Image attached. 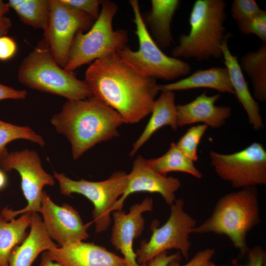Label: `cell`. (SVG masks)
Segmentation results:
<instances>
[{
  "label": "cell",
  "mask_w": 266,
  "mask_h": 266,
  "mask_svg": "<svg viewBox=\"0 0 266 266\" xmlns=\"http://www.w3.org/2000/svg\"><path fill=\"white\" fill-rule=\"evenodd\" d=\"M85 82L93 96L115 110L123 123H138L151 113L160 92L156 80L145 76L112 53L94 61Z\"/></svg>",
  "instance_id": "obj_1"
},
{
  "label": "cell",
  "mask_w": 266,
  "mask_h": 266,
  "mask_svg": "<svg viewBox=\"0 0 266 266\" xmlns=\"http://www.w3.org/2000/svg\"><path fill=\"white\" fill-rule=\"evenodd\" d=\"M51 123L70 143L74 160L96 144L118 136V128L124 123L115 110L93 96L67 100Z\"/></svg>",
  "instance_id": "obj_2"
},
{
  "label": "cell",
  "mask_w": 266,
  "mask_h": 266,
  "mask_svg": "<svg viewBox=\"0 0 266 266\" xmlns=\"http://www.w3.org/2000/svg\"><path fill=\"white\" fill-rule=\"evenodd\" d=\"M226 6L223 0H196L190 15V32L180 35L172 57L199 61L222 58L221 46L232 36L224 26Z\"/></svg>",
  "instance_id": "obj_3"
},
{
  "label": "cell",
  "mask_w": 266,
  "mask_h": 266,
  "mask_svg": "<svg viewBox=\"0 0 266 266\" xmlns=\"http://www.w3.org/2000/svg\"><path fill=\"white\" fill-rule=\"evenodd\" d=\"M260 222L257 188H244L220 198L211 215L192 233L225 235L241 253L245 254L249 248L247 236Z\"/></svg>",
  "instance_id": "obj_4"
},
{
  "label": "cell",
  "mask_w": 266,
  "mask_h": 266,
  "mask_svg": "<svg viewBox=\"0 0 266 266\" xmlns=\"http://www.w3.org/2000/svg\"><path fill=\"white\" fill-rule=\"evenodd\" d=\"M17 76L18 81L29 88L57 95L69 100L93 96L84 80L77 79L57 64L45 41L39 43L23 59Z\"/></svg>",
  "instance_id": "obj_5"
},
{
  "label": "cell",
  "mask_w": 266,
  "mask_h": 266,
  "mask_svg": "<svg viewBox=\"0 0 266 266\" xmlns=\"http://www.w3.org/2000/svg\"><path fill=\"white\" fill-rule=\"evenodd\" d=\"M101 5L99 16L88 32H79L74 38L64 67L68 72L72 73L80 66L117 53L128 45V31L114 30L112 27L118 5L108 0H102Z\"/></svg>",
  "instance_id": "obj_6"
},
{
  "label": "cell",
  "mask_w": 266,
  "mask_h": 266,
  "mask_svg": "<svg viewBox=\"0 0 266 266\" xmlns=\"http://www.w3.org/2000/svg\"><path fill=\"white\" fill-rule=\"evenodd\" d=\"M129 2L134 14L139 49L134 51L127 45L117 52L121 58L140 74L155 80H172L189 74L190 64L166 55L155 43L142 20L138 1Z\"/></svg>",
  "instance_id": "obj_7"
},
{
  "label": "cell",
  "mask_w": 266,
  "mask_h": 266,
  "mask_svg": "<svg viewBox=\"0 0 266 266\" xmlns=\"http://www.w3.org/2000/svg\"><path fill=\"white\" fill-rule=\"evenodd\" d=\"M54 177L58 181L61 194L71 197L72 194H79L93 203L92 222L97 233H101L108 228L113 207L127 185L128 175L126 172L115 171L107 179L98 182L74 180L56 171Z\"/></svg>",
  "instance_id": "obj_8"
},
{
  "label": "cell",
  "mask_w": 266,
  "mask_h": 266,
  "mask_svg": "<svg viewBox=\"0 0 266 266\" xmlns=\"http://www.w3.org/2000/svg\"><path fill=\"white\" fill-rule=\"evenodd\" d=\"M184 202L176 199L170 205V214L167 221L158 227V221H152L151 236L148 241L143 239L135 252L140 265L148 263L160 253L171 249L178 250L186 259L189 258L192 243L190 234L197 226L195 219L184 211Z\"/></svg>",
  "instance_id": "obj_9"
},
{
  "label": "cell",
  "mask_w": 266,
  "mask_h": 266,
  "mask_svg": "<svg viewBox=\"0 0 266 266\" xmlns=\"http://www.w3.org/2000/svg\"><path fill=\"white\" fill-rule=\"evenodd\" d=\"M0 167L5 172L13 169L19 172L21 189L28 202L25 208L17 210L5 207L0 215L9 221L19 214L39 212L43 188L46 185L54 186L55 180L54 177L42 168L37 153L28 149L8 153L0 161Z\"/></svg>",
  "instance_id": "obj_10"
},
{
  "label": "cell",
  "mask_w": 266,
  "mask_h": 266,
  "mask_svg": "<svg viewBox=\"0 0 266 266\" xmlns=\"http://www.w3.org/2000/svg\"><path fill=\"white\" fill-rule=\"evenodd\" d=\"M209 157L218 176L235 188L266 184V151L260 143L230 154L211 151Z\"/></svg>",
  "instance_id": "obj_11"
},
{
  "label": "cell",
  "mask_w": 266,
  "mask_h": 266,
  "mask_svg": "<svg viewBox=\"0 0 266 266\" xmlns=\"http://www.w3.org/2000/svg\"><path fill=\"white\" fill-rule=\"evenodd\" d=\"M49 2L50 14L44 31L45 41L57 64L64 68L75 36L89 31L96 20L61 0H49Z\"/></svg>",
  "instance_id": "obj_12"
},
{
  "label": "cell",
  "mask_w": 266,
  "mask_h": 266,
  "mask_svg": "<svg viewBox=\"0 0 266 266\" xmlns=\"http://www.w3.org/2000/svg\"><path fill=\"white\" fill-rule=\"evenodd\" d=\"M39 212L47 233L59 246L83 241L89 236L88 225L84 224L78 211L67 203L56 204L44 191Z\"/></svg>",
  "instance_id": "obj_13"
},
{
  "label": "cell",
  "mask_w": 266,
  "mask_h": 266,
  "mask_svg": "<svg viewBox=\"0 0 266 266\" xmlns=\"http://www.w3.org/2000/svg\"><path fill=\"white\" fill-rule=\"evenodd\" d=\"M153 209V200L147 197L141 202L131 206L127 213L123 210L112 212L113 225L110 241L112 245L120 251L127 266H147L140 265L133 249L134 239L140 236L144 229L145 220L143 213Z\"/></svg>",
  "instance_id": "obj_14"
},
{
  "label": "cell",
  "mask_w": 266,
  "mask_h": 266,
  "mask_svg": "<svg viewBox=\"0 0 266 266\" xmlns=\"http://www.w3.org/2000/svg\"><path fill=\"white\" fill-rule=\"evenodd\" d=\"M128 175L127 187L114 205L112 212L123 210L127 198L140 192L159 193L170 206L176 200L175 193L181 186L178 178L164 176L155 171L149 166L147 159L139 155L133 161L132 171Z\"/></svg>",
  "instance_id": "obj_15"
},
{
  "label": "cell",
  "mask_w": 266,
  "mask_h": 266,
  "mask_svg": "<svg viewBox=\"0 0 266 266\" xmlns=\"http://www.w3.org/2000/svg\"><path fill=\"white\" fill-rule=\"evenodd\" d=\"M46 252L62 266H127L123 257L93 243H69Z\"/></svg>",
  "instance_id": "obj_16"
},
{
  "label": "cell",
  "mask_w": 266,
  "mask_h": 266,
  "mask_svg": "<svg viewBox=\"0 0 266 266\" xmlns=\"http://www.w3.org/2000/svg\"><path fill=\"white\" fill-rule=\"evenodd\" d=\"M220 97V94L207 96L205 91L192 101L176 105L178 127L199 122L214 129L224 125L232 114V109L228 106L215 105Z\"/></svg>",
  "instance_id": "obj_17"
},
{
  "label": "cell",
  "mask_w": 266,
  "mask_h": 266,
  "mask_svg": "<svg viewBox=\"0 0 266 266\" xmlns=\"http://www.w3.org/2000/svg\"><path fill=\"white\" fill-rule=\"evenodd\" d=\"M229 39L221 46L224 64L227 68L237 99L245 110L249 124L256 131L264 129L259 103L251 95L247 81L240 67L237 56L233 55L228 46Z\"/></svg>",
  "instance_id": "obj_18"
},
{
  "label": "cell",
  "mask_w": 266,
  "mask_h": 266,
  "mask_svg": "<svg viewBox=\"0 0 266 266\" xmlns=\"http://www.w3.org/2000/svg\"><path fill=\"white\" fill-rule=\"evenodd\" d=\"M151 7L141 14L142 20L149 33L160 48H166L173 43L171 23L180 5L178 0H152Z\"/></svg>",
  "instance_id": "obj_19"
},
{
  "label": "cell",
  "mask_w": 266,
  "mask_h": 266,
  "mask_svg": "<svg viewBox=\"0 0 266 266\" xmlns=\"http://www.w3.org/2000/svg\"><path fill=\"white\" fill-rule=\"evenodd\" d=\"M30 228L25 240L11 252L8 266H31L40 253L59 247L48 236L38 213H32Z\"/></svg>",
  "instance_id": "obj_20"
},
{
  "label": "cell",
  "mask_w": 266,
  "mask_h": 266,
  "mask_svg": "<svg viewBox=\"0 0 266 266\" xmlns=\"http://www.w3.org/2000/svg\"><path fill=\"white\" fill-rule=\"evenodd\" d=\"M200 88H210L219 93L234 95L229 73L226 67L197 70L189 76L176 82L158 84V89L161 92H174Z\"/></svg>",
  "instance_id": "obj_21"
},
{
  "label": "cell",
  "mask_w": 266,
  "mask_h": 266,
  "mask_svg": "<svg viewBox=\"0 0 266 266\" xmlns=\"http://www.w3.org/2000/svg\"><path fill=\"white\" fill-rule=\"evenodd\" d=\"M175 98L174 92L167 91H162L156 99L150 119L140 136L133 144L129 154L130 157H133L150 137L162 127L169 126L174 131L177 129Z\"/></svg>",
  "instance_id": "obj_22"
},
{
  "label": "cell",
  "mask_w": 266,
  "mask_h": 266,
  "mask_svg": "<svg viewBox=\"0 0 266 266\" xmlns=\"http://www.w3.org/2000/svg\"><path fill=\"white\" fill-rule=\"evenodd\" d=\"M32 220L31 212L22 214L18 219L9 221L0 215V266H8L11 252L27 236L26 230Z\"/></svg>",
  "instance_id": "obj_23"
},
{
  "label": "cell",
  "mask_w": 266,
  "mask_h": 266,
  "mask_svg": "<svg viewBox=\"0 0 266 266\" xmlns=\"http://www.w3.org/2000/svg\"><path fill=\"white\" fill-rule=\"evenodd\" d=\"M241 70L250 77L254 98L266 101V43H262L255 51L244 54L239 63Z\"/></svg>",
  "instance_id": "obj_24"
},
{
  "label": "cell",
  "mask_w": 266,
  "mask_h": 266,
  "mask_svg": "<svg viewBox=\"0 0 266 266\" xmlns=\"http://www.w3.org/2000/svg\"><path fill=\"white\" fill-rule=\"evenodd\" d=\"M147 162L153 170L164 176H166L169 172L180 171L190 174L197 178L202 176L194 162L185 156L174 142L171 143L164 155L158 158L147 160Z\"/></svg>",
  "instance_id": "obj_25"
},
{
  "label": "cell",
  "mask_w": 266,
  "mask_h": 266,
  "mask_svg": "<svg viewBox=\"0 0 266 266\" xmlns=\"http://www.w3.org/2000/svg\"><path fill=\"white\" fill-rule=\"evenodd\" d=\"M7 3L25 24L43 32L47 29L50 14L49 0H9Z\"/></svg>",
  "instance_id": "obj_26"
},
{
  "label": "cell",
  "mask_w": 266,
  "mask_h": 266,
  "mask_svg": "<svg viewBox=\"0 0 266 266\" xmlns=\"http://www.w3.org/2000/svg\"><path fill=\"white\" fill-rule=\"evenodd\" d=\"M24 139L44 147L45 142L42 137L28 126H19L0 120V161L8 153L6 145L11 141Z\"/></svg>",
  "instance_id": "obj_27"
},
{
  "label": "cell",
  "mask_w": 266,
  "mask_h": 266,
  "mask_svg": "<svg viewBox=\"0 0 266 266\" xmlns=\"http://www.w3.org/2000/svg\"><path fill=\"white\" fill-rule=\"evenodd\" d=\"M208 127L204 124L191 127L176 143L181 152L194 162L198 160V145Z\"/></svg>",
  "instance_id": "obj_28"
},
{
  "label": "cell",
  "mask_w": 266,
  "mask_h": 266,
  "mask_svg": "<svg viewBox=\"0 0 266 266\" xmlns=\"http://www.w3.org/2000/svg\"><path fill=\"white\" fill-rule=\"evenodd\" d=\"M262 10L254 0H234L231 9L232 16L237 26L249 20Z\"/></svg>",
  "instance_id": "obj_29"
},
{
  "label": "cell",
  "mask_w": 266,
  "mask_h": 266,
  "mask_svg": "<svg viewBox=\"0 0 266 266\" xmlns=\"http://www.w3.org/2000/svg\"><path fill=\"white\" fill-rule=\"evenodd\" d=\"M240 32L245 35L255 34L266 43V11L262 10L249 20L237 26Z\"/></svg>",
  "instance_id": "obj_30"
},
{
  "label": "cell",
  "mask_w": 266,
  "mask_h": 266,
  "mask_svg": "<svg viewBox=\"0 0 266 266\" xmlns=\"http://www.w3.org/2000/svg\"><path fill=\"white\" fill-rule=\"evenodd\" d=\"M64 3L83 11L97 20L100 13V6L102 0H61Z\"/></svg>",
  "instance_id": "obj_31"
},
{
  "label": "cell",
  "mask_w": 266,
  "mask_h": 266,
  "mask_svg": "<svg viewBox=\"0 0 266 266\" xmlns=\"http://www.w3.org/2000/svg\"><path fill=\"white\" fill-rule=\"evenodd\" d=\"M214 254V249L206 248L199 251L189 262L184 265L179 264L181 258H179L170 261L166 266H199L211 260Z\"/></svg>",
  "instance_id": "obj_32"
},
{
  "label": "cell",
  "mask_w": 266,
  "mask_h": 266,
  "mask_svg": "<svg viewBox=\"0 0 266 266\" xmlns=\"http://www.w3.org/2000/svg\"><path fill=\"white\" fill-rule=\"evenodd\" d=\"M246 253L247 254L246 266H266V253L261 246L248 248Z\"/></svg>",
  "instance_id": "obj_33"
},
{
  "label": "cell",
  "mask_w": 266,
  "mask_h": 266,
  "mask_svg": "<svg viewBox=\"0 0 266 266\" xmlns=\"http://www.w3.org/2000/svg\"><path fill=\"white\" fill-rule=\"evenodd\" d=\"M17 51V44L12 38L6 35L0 36V60L11 58Z\"/></svg>",
  "instance_id": "obj_34"
},
{
  "label": "cell",
  "mask_w": 266,
  "mask_h": 266,
  "mask_svg": "<svg viewBox=\"0 0 266 266\" xmlns=\"http://www.w3.org/2000/svg\"><path fill=\"white\" fill-rule=\"evenodd\" d=\"M9 9L7 2L0 0V36L6 35L12 26L10 19L6 16Z\"/></svg>",
  "instance_id": "obj_35"
},
{
  "label": "cell",
  "mask_w": 266,
  "mask_h": 266,
  "mask_svg": "<svg viewBox=\"0 0 266 266\" xmlns=\"http://www.w3.org/2000/svg\"><path fill=\"white\" fill-rule=\"evenodd\" d=\"M27 94L26 90H17L0 83V101L5 99H24Z\"/></svg>",
  "instance_id": "obj_36"
},
{
  "label": "cell",
  "mask_w": 266,
  "mask_h": 266,
  "mask_svg": "<svg viewBox=\"0 0 266 266\" xmlns=\"http://www.w3.org/2000/svg\"><path fill=\"white\" fill-rule=\"evenodd\" d=\"M180 252L168 255L167 251L163 252L156 256L147 264V266H166L170 261L181 258Z\"/></svg>",
  "instance_id": "obj_37"
},
{
  "label": "cell",
  "mask_w": 266,
  "mask_h": 266,
  "mask_svg": "<svg viewBox=\"0 0 266 266\" xmlns=\"http://www.w3.org/2000/svg\"><path fill=\"white\" fill-rule=\"evenodd\" d=\"M38 266H62L59 263L52 261L48 256L46 251L42 252Z\"/></svg>",
  "instance_id": "obj_38"
},
{
  "label": "cell",
  "mask_w": 266,
  "mask_h": 266,
  "mask_svg": "<svg viewBox=\"0 0 266 266\" xmlns=\"http://www.w3.org/2000/svg\"><path fill=\"white\" fill-rule=\"evenodd\" d=\"M7 183V178L5 172L0 169V190L4 188Z\"/></svg>",
  "instance_id": "obj_39"
},
{
  "label": "cell",
  "mask_w": 266,
  "mask_h": 266,
  "mask_svg": "<svg viewBox=\"0 0 266 266\" xmlns=\"http://www.w3.org/2000/svg\"><path fill=\"white\" fill-rule=\"evenodd\" d=\"M199 266H217L215 264L212 262L211 260H210L201 264V265Z\"/></svg>",
  "instance_id": "obj_40"
}]
</instances>
